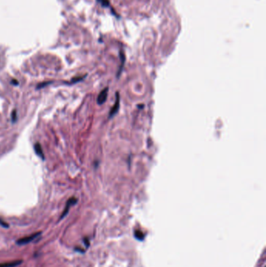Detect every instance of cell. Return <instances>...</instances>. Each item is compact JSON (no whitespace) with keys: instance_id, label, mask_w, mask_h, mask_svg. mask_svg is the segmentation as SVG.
<instances>
[{"instance_id":"6da1fadb","label":"cell","mask_w":266,"mask_h":267,"mask_svg":"<svg viewBox=\"0 0 266 267\" xmlns=\"http://www.w3.org/2000/svg\"><path fill=\"white\" fill-rule=\"evenodd\" d=\"M40 234H41V232H38V233L33 234L30 235V236L28 237H24V238H20V239L17 240V244H18V245H23V244H28V243H30L31 241H32L33 240L35 239L36 238H37Z\"/></svg>"},{"instance_id":"7a4b0ae2","label":"cell","mask_w":266,"mask_h":267,"mask_svg":"<svg viewBox=\"0 0 266 267\" xmlns=\"http://www.w3.org/2000/svg\"><path fill=\"white\" fill-rule=\"evenodd\" d=\"M76 202H77V199H76V198H73V197L70 198V199H69L68 201H67L65 209H64L63 212H62V215H61V216H60V219H62V218H64L67 214H68L69 211H70V207H71L72 205H75V204L76 203Z\"/></svg>"},{"instance_id":"3957f363","label":"cell","mask_w":266,"mask_h":267,"mask_svg":"<svg viewBox=\"0 0 266 267\" xmlns=\"http://www.w3.org/2000/svg\"><path fill=\"white\" fill-rule=\"evenodd\" d=\"M119 107H120V95H119V93L117 92V93L116 94L115 104H114V106H112V109H111V111L109 112V117H113V116L118 112Z\"/></svg>"},{"instance_id":"277c9868","label":"cell","mask_w":266,"mask_h":267,"mask_svg":"<svg viewBox=\"0 0 266 267\" xmlns=\"http://www.w3.org/2000/svg\"><path fill=\"white\" fill-rule=\"evenodd\" d=\"M108 92H109V91H108V88H106L103 89V90L100 92V94L98 96V99H97V102H98V104L101 105L106 101L108 96Z\"/></svg>"},{"instance_id":"5b68a950","label":"cell","mask_w":266,"mask_h":267,"mask_svg":"<svg viewBox=\"0 0 266 267\" xmlns=\"http://www.w3.org/2000/svg\"><path fill=\"white\" fill-rule=\"evenodd\" d=\"M34 150H35L36 154H37L39 157H41L42 159H45V155H44L42 146H41V144H39V143H36V144H34Z\"/></svg>"},{"instance_id":"8992f818","label":"cell","mask_w":266,"mask_h":267,"mask_svg":"<svg viewBox=\"0 0 266 267\" xmlns=\"http://www.w3.org/2000/svg\"><path fill=\"white\" fill-rule=\"evenodd\" d=\"M22 263V260H17V261L10 262V263H1L0 264V267H16L19 266L20 264Z\"/></svg>"},{"instance_id":"52a82bcc","label":"cell","mask_w":266,"mask_h":267,"mask_svg":"<svg viewBox=\"0 0 266 267\" xmlns=\"http://www.w3.org/2000/svg\"><path fill=\"white\" fill-rule=\"evenodd\" d=\"M134 236H135V238L138 240L144 239V234L142 233L141 231H140V230H137V231H135V233H134Z\"/></svg>"},{"instance_id":"ba28073f","label":"cell","mask_w":266,"mask_h":267,"mask_svg":"<svg viewBox=\"0 0 266 267\" xmlns=\"http://www.w3.org/2000/svg\"><path fill=\"white\" fill-rule=\"evenodd\" d=\"M97 1L101 3L102 6L110 8V3H109V0H97Z\"/></svg>"},{"instance_id":"9c48e42d","label":"cell","mask_w":266,"mask_h":267,"mask_svg":"<svg viewBox=\"0 0 266 267\" xmlns=\"http://www.w3.org/2000/svg\"><path fill=\"white\" fill-rule=\"evenodd\" d=\"M84 77H78V78H73V80H72L71 81V84H75V83H76V82H78V81H81V80L82 79H84Z\"/></svg>"},{"instance_id":"30bf717a","label":"cell","mask_w":266,"mask_h":267,"mask_svg":"<svg viewBox=\"0 0 266 267\" xmlns=\"http://www.w3.org/2000/svg\"><path fill=\"white\" fill-rule=\"evenodd\" d=\"M17 120V111L13 110L12 112V122H15Z\"/></svg>"},{"instance_id":"8fae6325","label":"cell","mask_w":266,"mask_h":267,"mask_svg":"<svg viewBox=\"0 0 266 267\" xmlns=\"http://www.w3.org/2000/svg\"><path fill=\"white\" fill-rule=\"evenodd\" d=\"M0 225H1L2 227H6V228L9 227V225H8V224H6V222H4V221L2 220V219H0Z\"/></svg>"},{"instance_id":"7c38bea8","label":"cell","mask_w":266,"mask_h":267,"mask_svg":"<svg viewBox=\"0 0 266 267\" xmlns=\"http://www.w3.org/2000/svg\"><path fill=\"white\" fill-rule=\"evenodd\" d=\"M50 82H45V83H42V84H39V85H37V88H43L44 86L47 85V84H49Z\"/></svg>"},{"instance_id":"4fadbf2b","label":"cell","mask_w":266,"mask_h":267,"mask_svg":"<svg viewBox=\"0 0 266 267\" xmlns=\"http://www.w3.org/2000/svg\"><path fill=\"white\" fill-rule=\"evenodd\" d=\"M84 244H85V245L87 246H89V241H88V239H87V238H84Z\"/></svg>"}]
</instances>
